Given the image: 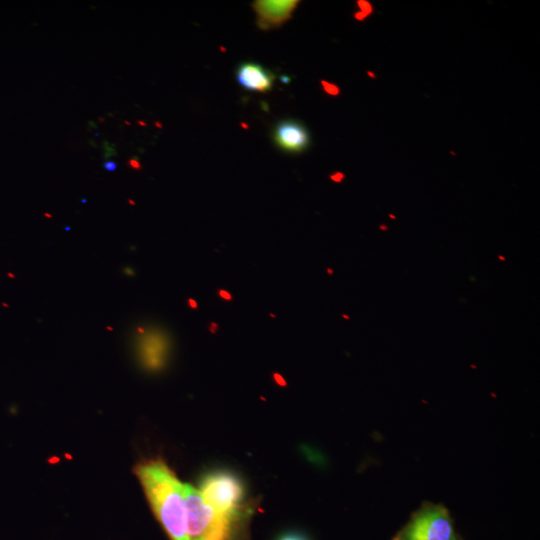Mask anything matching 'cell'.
<instances>
[{
  "instance_id": "cell-6",
  "label": "cell",
  "mask_w": 540,
  "mask_h": 540,
  "mask_svg": "<svg viewBox=\"0 0 540 540\" xmlns=\"http://www.w3.org/2000/svg\"><path fill=\"white\" fill-rule=\"evenodd\" d=\"M138 333V354L142 365L150 371L160 370L166 364L169 341L163 333L157 331L139 328Z\"/></svg>"
},
{
  "instance_id": "cell-17",
  "label": "cell",
  "mask_w": 540,
  "mask_h": 540,
  "mask_svg": "<svg viewBox=\"0 0 540 540\" xmlns=\"http://www.w3.org/2000/svg\"><path fill=\"white\" fill-rule=\"evenodd\" d=\"M128 269L129 270H125V273L128 274L129 276H133L134 275L133 271L130 268Z\"/></svg>"
},
{
  "instance_id": "cell-8",
  "label": "cell",
  "mask_w": 540,
  "mask_h": 540,
  "mask_svg": "<svg viewBox=\"0 0 540 540\" xmlns=\"http://www.w3.org/2000/svg\"><path fill=\"white\" fill-rule=\"evenodd\" d=\"M236 80L247 91L266 93L271 91L276 75L255 62H243L235 72Z\"/></svg>"
},
{
  "instance_id": "cell-13",
  "label": "cell",
  "mask_w": 540,
  "mask_h": 540,
  "mask_svg": "<svg viewBox=\"0 0 540 540\" xmlns=\"http://www.w3.org/2000/svg\"><path fill=\"white\" fill-rule=\"evenodd\" d=\"M331 179L335 182H341V180L344 178V175L340 172H336L335 174L330 176Z\"/></svg>"
},
{
  "instance_id": "cell-7",
  "label": "cell",
  "mask_w": 540,
  "mask_h": 540,
  "mask_svg": "<svg viewBox=\"0 0 540 540\" xmlns=\"http://www.w3.org/2000/svg\"><path fill=\"white\" fill-rule=\"evenodd\" d=\"M299 3L298 0L254 1L252 7L257 15V26L262 30L280 27L291 18Z\"/></svg>"
},
{
  "instance_id": "cell-14",
  "label": "cell",
  "mask_w": 540,
  "mask_h": 540,
  "mask_svg": "<svg viewBox=\"0 0 540 540\" xmlns=\"http://www.w3.org/2000/svg\"><path fill=\"white\" fill-rule=\"evenodd\" d=\"M219 295L224 298L225 300H231L232 299V296L230 293H228L227 291H224V290H220L219 291Z\"/></svg>"
},
{
  "instance_id": "cell-9",
  "label": "cell",
  "mask_w": 540,
  "mask_h": 540,
  "mask_svg": "<svg viewBox=\"0 0 540 540\" xmlns=\"http://www.w3.org/2000/svg\"><path fill=\"white\" fill-rule=\"evenodd\" d=\"M322 85H323L325 91L327 93L331 94V95H337L338 92H339L338 87L336 85H334V84L322 81Z\"/></svg>"
},
{
  "instance_id": "cell-15",
  "label": "cell",
  "mask_w": 540,
  "mask_h": 540,
  "mask_svg": "<svg viewBox=\"0 0 540 540\" xmlns=\"http://www.w3.org/2000/svg\"><path fill=\"white\" fill-rule=\"evenodd\" d=\"M188 304H189V306H190L191 308H193V309H196V308L198 307L196 301H194L193 299H189V300H188Z\"/></svg>"
},
{
  "instance_id": "cell-5",
  "label": "cell",
  "mask_w": 540,
  "mask_h": 540,
  "mask_svg": "<svg viewBox=\"0 0 540 540\" xmlns=\"http://www.w3.org/2000/svg\"><path fill=\"white\" fill-rule=\"evenodd\" d=\"M274 144L283 152L300 154L311 145L307 127L296 119H283L276 123L271 133Z\"/></svg>"
},
{
  "instance_id": "cell-19",
  "label": "cell",
  "mask_w": 540,
  "mask_h": 540,
  "mask_svg": "<svg viewBox=\"0 0 540 540\" xmlns=\"http://www.w3.org/2000/svg\"><path fill=\"white\" fill-rule=\"evenodd\" d=\"M129 202H130V203H131L132 205H134V204H135V203H134V201H132V200H129Z\"/></svg>"
},
{
  "instance_id": "cell-4",
  "label": "cell",
  "mask_w": 540,
  "mask_h": 540,
  "mask_svg": "<svg viewBox=\"0 0 540 540\" xmlns=\"http://www.w3.org/2000/svg\"><path fill=\"white\" fill-rule=\"evenodd\" d=\"M198 491L215 510L233 517L240 516L245 489L234 473L224 470L209 472L202 478Z\"/></svg>"
},
{
  "instance_id": "cell-16",
  "label": "cell",
  "mask_w": 540,
  "mask_h": 540,
  "mask_svg": "<svg viewBox=\"0 0 540 540\" xmlns=\"http://www.w3.org/2000/svg\"><path fill=\"white\" fill-rule=\"evenodd\" d=\"M210 327H211V329H210L211 332H212V333H215L218 326H217V324L212 323Z\"/></svg>"
},
{
  "instance_id": "cell-11",
  "label": "cell",
  "mask_w": 540,
  "mask_h": 540,
  "mask_svg": "<svg viewBox=\"0 0 540 540\" xmlns=\"http://www.w3.org/2000/svg\"><path fill=\"white\" fill-rule=\"evenodd\" d=\"M279 540H306V538H304L303 536L301 535H298V534H287V535H284L283 537H281Z\"/></svg>"
},
{
  "instance_id": "cell-1",
  "label": "cell",
  "mask_w": 540,
  "mask_h": 540,
  "mask_svg": "<svg viewBox=\"0 0 540 540\" xmlns=\"http://www.w3.org/2000/svg\"><path fill=\"white\" fill-rule=\"evenodd\" d=\"M136 473L153 511L171 540H188L184 484L161 460L140 464Z\"/></svg>"
},
{
  "instance_id": "cell-10",
  "label": "cell",
  "mask_w": 540,
  "mask_h": 540,
  "mask_svg": "<svg viewBox=\"0 0 540 540\" xmlns=\"http://www.w3.org/2000/svg\"><path fill=\"white\" fill-rule=\"evenodd\" d=\"M127 164L132 170H135V171H139L142 168L141 163L136 156L130 158Z\"/></svg>"
},
{
  "instance_id": "cell-3",
  "label": "cell",
  "mask_w": 540,
  "mask_h": 540,
  "mask_svg": "<svg viewBox=\"0 0 540 540\" xmlns=\"http://www.w3.org/2000/svg\"><path fill=\"white\" fill-rule=\"evenodd\" d=\"M393 540H461L448 510L442 505L425 503Z\"/></svg>"
},
{
  "instance_id": "cell-18",
  "label": "cell",
  "mask_w": 540,
  "mask_h": 540,
  "mask_svg": "<svg viewBox=\"0 0 540 540\" xmlns=\"http://www.w3.org/2000/svg\"><path fill=\"white\" fill-rule=\"evenodd\" d=\"M327 272H328L329 274H332V273H333V271H332L331 269H327Z\"/></svg>"
},
{
  "instance_id": "cell-21",
  "label": "cell",
  "mask_w": 540,
  "mask_h": 540,
  "mask_svg": "<svg viewBox=\"0 0 540 540\" xmlns=\"http://www.w3.org/2000/svg\"><path fill=\"white\" fill-rule=\"evenodd\" d=\"M343 317L346 318V319H349V317L347 315H343Z\"/></svg>"
},
{
  "instance_id": "cell-20",
  "label": "cell",
  "mask_w": 540,
  "mask_h": 540,
  "mask_svg": "<svg viewBox=\"0 0 540 540\" xmlns=\"http://www.w3.org/2000/svg\"><path fill=\"white\" fill-rule=\"evenodd\" d=\"M44 215H45V216H47V217H52L51 215H49V214H46V213H45Z\"/></svg>"
},
{
  "instance_id": "cell-12",
  "label": "cell",
  "mask_w": 540,
  "mask_h": 540,
  "mask_svg": "<svg viewBox=\"0 0 540 540\" xmlns=\"http://www.w3.org/2000/svg\"><path fill=\"white\" fill-rule=\"evenodd\" d=\"M103 167L107 171H114L117 168V164L114 161L108 160L103 163Z\"/></svg>"
},
{
  "instance_id": "cell-2",
  "label": "cell",
  "mask_w": 540,
  "mask_h": 540,
  "mask_svg": "<svg viewBox=\"0 0 540 540\" xmlns=\"http://www.w3.org/2000/svg\"><path fill=\"white\" fill-rule=\"evenodd\" d=\"M183 490L188 540H231L238 517L215 510L191 485L184 484Z\"/></svg>"
}]
</instances>
